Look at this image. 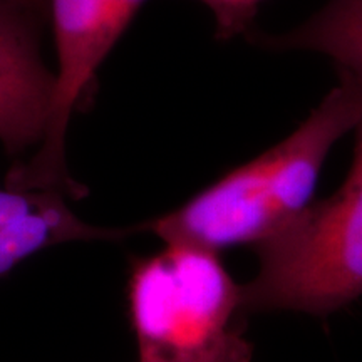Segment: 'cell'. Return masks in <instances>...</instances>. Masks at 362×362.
<instances>
[{"mask_svg":"<svg viewBox=\"0 0 362 362\" xmlns=\"http://www.w3.org/2000/svg\"><path fill=\"white\" fill-rule=\"evenodd\" d=\"M362 119V86L339 74V86L298 128L264 155L238 166L178 210L148 223L165 243L221 252L259 245L312 203L330 148Z\"/></svg>","mask_w":362,"mask_h":362,"instance_id":"6da1fadb","label":"cell"},{"mask_svg":"<svg viewBox=\"0 0 362 362\" xmlns=\"http://www.w3.org/2000/svg\"><path fill=\"white\" fill-rule=\"evenodd\" d=\"M128 309L139 362H252L242 285L218 252L166 243L136 260Z\"/></svg>","mask_w":362,"mask_h":362,"instance_id":"7a4b0ae2","label":"cell"},{"mask_svg":"<svg viewBox=\"0 0 362 362\" xmlns=\"http://www.w3.org/2000/svg\"><path fill=\"white\" fill-rule=\"evenodd\" d=\"M354 131V160L341 188L253 247L259 270L242 285L245 314L327 317L362 296V119Z\"/></svg>","mask_w":362,"mask_h":362,"instance_id":"3957f363","label":"cell"},{"mask_svg":"<svg viewBox=\"0 0 362 362\" xmlns=\"http://www.w3.org/2000/svg\"><path fill=\"white\" fill-rule=\"evenodd\" d=\"M146 0H49L56 44V84L47 131L39 149L17 161L6 176L16 189H57L69 197L84 193L66 165V136L96 72Z\"/></svg>","mask_w":362,"mask_h":362,"instance_id":"277c9868","label":"cell"},{"mask_svg":"<svg viewBox=\"0 0 362 362\" xmlns=\"http://www.w3.org/2000/svg\"><path fill=\"white\" fill-rule=\"evenodd\" d=\"M39 19L0 0V144L12 156L45 138L56 72L45 66Z\"/></svg>","mask_w":362,"mask_h":362,"instance_id":"5b68a950","label":"cell"},{"mask_svg":"<svg viewBox=\"0 0 362 362\" xmlns=\"http://www.w3.org/2000/svg\"><path fill=\"white\" fill-rule=\"evenodd\" d=\"M141 230L144 225L106 228L86 223L57 189L0 188V277L44 248L81 240H121Z\"/></svg>","mask_w":362,"mask_h":362,"instance_id":"8992f818","label":"cell"},{"mask_svg":"<svg viewBox=\"0 0 362 362\" xmlns=\"http://www.w3.org/2000/svg\"><path fill=\"white\" fill-rule=\"evenodd\" d=\"M274 51H312L329 56L337 74L362 86V0H329L309 21L282 35H248Z\"/></svg>","mask_w":362,"mask_h":362,"instance_id":"52a82bcc","label":"cell"},{"mask_svg":"<svg viewBox=\"0 0 362 362\" xmlns=\"http://www.w3.org/2000/svg\"><path fill=\"white\" fill-rule=\"evenodd\" d=\"M214 12L218 40H230L250 29L264 0H202Z\"/></svg>","mask_w":362,"mask_h":362,"instance_id":"ba28073f","label":"cell"},{"mask_svg":"<svg viewBox=\"0 0 362 362\" xmlns=\"http://www.w3.org/2000/svg\"><path fill=\"white\" fill-rule=\"evenodd\" d=\"M2 2L12 4V6L24 8L39 21L49 19V0H2Z\"/></svg>","mask_w":362,"mask_h":362,"instance_id":"9c48e42d","label":"cell"}]
</instances>
